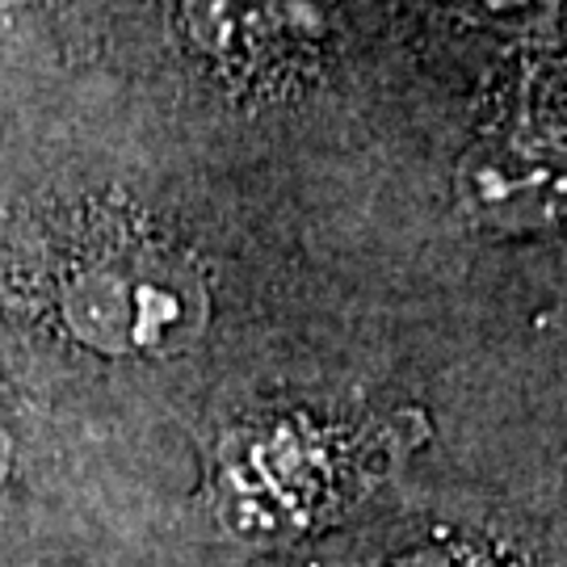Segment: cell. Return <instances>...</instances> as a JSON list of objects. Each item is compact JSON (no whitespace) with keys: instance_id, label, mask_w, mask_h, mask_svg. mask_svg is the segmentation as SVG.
<instances>
[{"instance_id":"6da1fadb","label":"cell","mask_w":567,"mask_h":567,"mask_svg":"<svg viewBox=\"0 0 567 567\" xmlns=\"http://www.w3.org/2000/svg\"><path fill=\"white\" fill-rule=\"evenodd\" d=\"M433 437L421 404L269 395L219 429L206 496L231 538L295 547L383 505Z\"/></svg>"},{"instance_id":"7a4b0ae2","label":"cell","mask_w":567,"mask_h":567,"mask_svg":"<svg viewBox=\"0 0 567 567\" xmlns=\"http://www.w3.org/2000/svg\"><path fill=\"white\" fill-rule=\"evenodd\" d=\"M454 286L471 320V416L484 408L496 437L508 421L526 429V463L567 466V244L466 269Z\"/></svg>"},{"instance_id":"3957f363","label":"cell","mask_w":567,"mask_h":567,"mask_svg":"<svg viewBox=\"0 0 567 567\" xmlns=\"http://www.w3.org/2000/svg\"><path fill=\"white\" fill-rule=\"evenodd\" d=\"M51 286L63 320L110 353H177L210 324V278L194 248L131 215L60 227Z\"/></svg>"},{"instance_id":"277c9868","label":"cell","mask_w":567,"mask_h":567,"mask_svg":"<svg viewBox=\"0 0 567 567\" xmlns=\"http://www.w3.org/2000/svg\"><path fill=\"white\" fill-rule=\"evenodd\" d=\"M391 501L362 567H567V466L471 471L425 492L404 480Z\"/></svg>"},{"instance_id":"5b68a950","label":"cell","mask_w":567,"mask_h":567,"mask_svg":"<svg viewBox=\"0 0 567 567\" xmlns=\"http://www.w3.org/2000/svg\"><path fill=\"white\" fill-rule=\"evenodd\" d=\"M177 34L194 68L240 110L303 105L358 60L344 0H182Z\"/></svg>"},{"instance_id":"8992f818","label":"cell","mask_w":567,"mask_h":567,"mask_svg":"<svg viewBox=\"0 0 567 567\" xmlns=\"http://www.w3.org/2000/svg\"><path fill=\"white\" fill-rule=\"evenodd\" d=\"M454 114L567 68V0H379Z\"/></svg>"},{"instance_id":"52a82bcc","label":"cell","mask_w":567,"mask_h":567,"mask_svg":"<svg viewBox=\"0 0 567 567\" xmlns=\"http://www.w3.org/2000/svg\"><path fill=\"white\" fill-rule=\"evenodd\" d=\"M4 471H9V437L0 429V484H4Z\"/></svg>"},{"instance_id":"ba28073f","label":"cell","mask_w":567,"mask_h":567,"mask_svg":"<svg viewBox=\"0 0 567 567\" xmlns=\"http://www.w3.org/2000/svg\"><path fill=\"white\" fill-rule=\"evenodd\" d=\"M0 4H34V0H0Z\"/></svg>"}]
</instances>
